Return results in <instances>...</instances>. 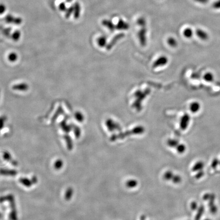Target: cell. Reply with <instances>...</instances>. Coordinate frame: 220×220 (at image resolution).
<instances>
[{"mask_svg": "<svg viewBox=\"0 0 220 220\" xmlns=\"http://www.w3.org/2000/svg\"><path fill=\"white\" fill-rule=\"evenodd\" d=\"M2 214H1V212H0V219H1V218H2Z\"/></svg>", "mask_w": 220, "mask_h": 220, "instance_id": "cell-37", "label": "cell"}, {"mask_svg": "<svg viewBox=\"0 0 220 220\" xmlns=\"http://www.w3.org/2000/svg\"><path fill=\"white\" fill-rule=\"evenodd\" d=\"M196 35L198 38L202 40H206L209 38V34L204 30L198 29L196 30Z\"/></svg>", "mask_w": 220, "mask_h": 220, "instance_id": "cell-5", "label": "cell"}, {"mask_svg": "<svg viewBox=\"0 0 220 220\" xmlns=\"http://www.w3.org/2000/svg\"><path fill=\"white\" fill-rule=\"evenodd\" d=\"M73 130H74V133L75 134V136L76 138H78V137L80 136L81 135V130L80 129L78 128V127H77V126H75L73 127Z\"/></svg>", "mask_w": 220, "mask_h": 220, "instance_id": "cell-26", "label": "cell"}, {"mask_svg": "<svg viewBox=\"0 0 220 220\" xmlns=\"http://www.w3.org/2000/svg\"><path fill=\"white\" fill-rule=\"evenodd\" d=\"M183 35L186 38H190L193 35V31L192 29L188 28H186L185 30H184Z\"/></svg>", "mask_w": 220, "mask_h": 220, "instance_id": "cell-15", "label": "cell"}, {"mask_svg": "<svg viewBox=\"0 0 220 220\" xmlns=\"http://www.w3.org/2000/svg\"><path fill=\"white\" fill-rule=\"evenodd\" d=\"M63 166V162L60 159L56 160L54 163V167L56 170H59L60 169L62 168Z\"/></svg>", "mask_w": 220, "mask_h": 220, "instance_id": "cell-18", "label": "cell"}, {"mask_svg": "<svg viewBox=\"0 0 220 220\" xmlns=\"http://www.w3.org/2000/svg\"><path fill=\"white\" fill-rule=\"evenodd\" d=\"M203 166L204 163L203 162H197V163H195V165L194 166L192 170L194 172L197 171H200L203 168Z\"/></svg>", "mask_w": 220, "mask_h": 220, "instance_id": "cell-16", "label": "cell"}, {"mask_svg": "<svg viewBox=\"0 0 220 220\" xmlns=\"http://www.w3.org/2000/svg\"><path fill=\"white\" fill-rule=\"evenodd\" d=\"M210 196H211V194H205V195H204L203 197V199L204 200H209L210 198Z\"/></svg>", "mask_w": 220, "mask_h": 220, "instance_id": "cell-33", "label": "cell"}, {"mask_svg": "<svg viewBox=\"0 0 220 220\" xmlns=\"http://www.w3.org/2000/svg\"><path fill=\"white\" fill-rule=\"evenodd\" d=\"M19 182L22 185L27 188H30L33 185L32 180H30L27 178H20L19 179Z\"/></svg>", "mask_w": 220, "mask_h": 220, "instance_id": "cell-9", "label": "cell"}, {"mask_svg": "<svg viewBox=\"0 0 220 220\" xmlns=\"http://www.w3.org/2000/svg\"><path fill=\"white\" fill-rule=\"evenodd\" d=\"M5 7L3 5H0V14L3 13L4 11H5Z\"/></svg>", "mask_w": 220, "mask_h": 220, "instance_id": "cell-35", "label": "cell"}, {"mask_svg": "<svg viewBox=\"0 0 220 220\" xmlns=\"http://www.w3.org/2000/svg\"><path fill=\"white\" fill-rule=\"evenodd\" d=\"M61 127L62 130L66 133H69L72 130V127L70 126L67 125L64 122H62V124H61Z\"/></svg>", "mask_w": 220, "mask_h": 220, "instance_id": "cell-20", "label": "cell"}, {"mask_svg": "<svg viewBox=\"0 0 220 220\" xmlns=\"http://www.w3.org/2000/svg\"><path fill=\"white\" fill-rule=\"evenodd\" d=\"M13 89L20 91H26L29 89V86L26 83H20L15 84L12 87Z\"/></svg>", "mask_w": 220, "mask_h": 220, "instance_id": "cell-7", "label": "cell"}, {"mask_svg": "<svg viewBox=\"0 0 220 220\" xmlns=\"http://www.w3.org/2000/svg\"><path fill=\"white\" fill-rule=\"evenodd\" d=\"M3 157L5 160H7L8 162H11L12 165L15 166L18 165L17 162L13 160L11 154L9 152L7 151L4 152L3 154Z\"/></svg>", "mask_w": 220, "mask_h": 220, "instance_id": "cell-6", "label": "cell"}, {"mask_svg": "<svg viewBox=\"0 0 220 220\" xmlns=\"http://www.w3.org/2000/svg\"><path fill=\"white\" fill-rule=\"evenodd\" d=\"M174 174L173 173V172L172 171H168L167 172H165L164 174H163V178L165 180H171L172 181V179H173L174 176Z\"/></svg>", "mask_w": 220, "mask_h": 220, "instance_id": "cell-14", "label": "cell"}, {"mask_svg": "<svg viewBox=\"0 0 220 220\" xmlns=\"http://www.w3.org/2000/svg\"><path fill=\"white\" fill-rule=\"evenodd\" d=\"M167 144L171 147H176L179 145V142L176 140L170 139L168 141Z\"/></svg>", "mask_w": 220, "mask_h": 220, "instance_id": "cell-19", "label": "cell"}, {"mask_svg": "<svg viewBox=\"0 0 220 220\" xmlns=\"http://www.w3.org/2000/svg\"><path fill=\"white\" fill-rule=\"evenodd\" d=\"M197 208H198V205H197V202L194 201L191 203V209H192V210H196V209H197Z\"/></svg>", "mask_w": 220, "mask_h": 220, "instance_id": "cell-29", "label": "cell"}, {"mask_svg": "<svg viewBox=\"0 0 220 220\" xmlns=\"http://www.w3.org/2000/svg\"><path fill=\"white\" fill-rule=\"evenodd\" d=\"M8 59L11 62H15L17 59V55L15 53H12L9 55Z\"/></svg>", "mask_w": 220, "mask_h": 220, "instance_id": "cell-22", "label": "cell"}, {"mask_svg": "<svg viewBox=\"0 0 220 220\" xmlns=\"http://www.w3.org/2000/svg\"><path fill=\"white\" fill-rule=\"evenodd\" d=\"M213 8L215 9H220V0H217L212 5Z\"/></svg>", "mask_w": 220, "mask_h": 220, "instance_id": "cell-27", "label": "cell"}, {"mask_svg": "<svg viewBox=\"0 0 220 220\" xmlns=\"http://www.w3.org/2000/svg\"><path fill=\"white\" fill-rule=\"evenodd\" d=\"M190 120V118L188 115H185L183 116L181 120V122H180V127L182 130H185L187 128L188 124H189Z\"/></svg>", "mask_w": 220, "mask_h": 220, "instance_id": "cell-4", "label": "cell"}, {"mask_svg": "<svg viewBox=\"0 0 220 220\" xmlns=\"http://www.w3.org/2000/svg\"><path fill=\"white\" fill-rule=\"evenodd\" d=\"M172 181L173 183H176V184L177 183H180V182H182V178L179 175H175Z\"/></svg>", "mask_w": 220, "mask_h": 220, "instance_id": "cell-24", "label": "cell"}, {"mask_svg": "<svg viewBox=\"0 0 220 220\" xmlns=\"http://www.w3.org/2000/svg\"><path fill=\"white\" fill-rule=\"evenodd\" d=\"M145 218H146V217L145 215H142L140 218V220H145Z\"/></svg>", "mask_w": 220, "mask_h": 220, "instance_id": "cell-36", "label": "cell"}, {"mask_svg": "<svg viewBox=\"0 0 220 220\" xmlns=\"http://www.w3.org/2000/svg\"><path fill=\"white\" fill-rule=\"evenodd\" d=\"M31 180H32V182H33V185L36 184V183H37V182H38V179H37L36 177L35 176H34L32 177Z\"/></svg>", "mask_w": 220, "mask_h": 220, "instance_id": "cell-34", "label": "cell"}, {"mask_svg": "<svg viewBox=\"0 0 220 220\" xmlns=\"http://www.w3.org/2000/svg\"><path fill=\"white\" fill-rule=\"evenodd\" d=\"M195 2H197L198 3L202 4H204L209 2V0H194Z\"/></svg>", "mask_w": 220, "mask_h": 220, "instance_id": "cell-32", "label": "cell"}, {"mask_svg": "<svg viewBox=\"0 0 220 220\" xmlns=\"http://www.w3.org/2000/svg\"><path fill=\"white\" fill-rule=\"evenodd\" d=\"M201 108L200 103L198 102H194L191 103L190 105V109L192 113H195L199 111Z\"/></svg>", "mask_w": 220, "mask_h": 220, "instance_id": "cell-8", "label": "cell"}, {"mask_svg": "<svg viewBox=\"0 0 220 220\" xmlns=\"http://www.w3.org/2000/svg\"><path fill=\"white\" fill-rule=\"evenodd\" d=\"M125 185L128 188H134L138 185V182L135 179H130L127 181Z\"/></svg>", "mask_w": 220, "mask_h": 220, "instance_id": "cell-13", "label": "cell"}, {"mask_svg": "<svg viewBox=\"0 0 220 220\" xmlns=\"http://www.w3.org/2000/svg\"><path fill=\"white\" fill-rule=\"evenodd\" d=\"M210 220V219H207H207H205V220Z\"/></svg>", "mask_w": 220, "mask_h": 220, "instance_id": "cell-38", "label": "cell"}, {"mask_svg": "<svg viewBox=\"0 0 220 220\" xmlns=\"http://www.w3.org/2000/svg\"><path fill=\"white\" fill-rule=\"evenodd\" d=\"M73 194V189L71 187H69L67 189V190L65 192V196H64L65 200L66 201H69L72 197Z\"/></svg>", "mask_w": 220, "mask_h": 220, "instance_id": "cell-11", "label": "cell"}, {"mask_svg": "<svg viewBox=\"0 0 220 220\" xmlns=\"http://www.w3.org/2000/svg\"><path fill=\"white\" fill-rule=\"evenodd\" d=\"M17 174V171L12 169H0V175L6 176H15Z\"/></svg>", "mask_w": 220, "mask_h": 220, "instance_id": "cell-2", "label": "cell"}, {"mask_svg": "<svg viewBox=\"0 0 220 220\" xmlns=\"http://www.w3.org/2000/svg\"><path fill=\"white\" fill-rule=\"evenodd\" d=\"M218 161L217 158H215L213 160V161L212 162V168H215L217 166V165H218Z\"/></svg>", "mask_w": 220, "mask_h": 220, "instance_id": "cell-30", "label": "cell"}, {"mask_svg": "<svg viewBox=\"0 0 220 220\" xmlns=\"http://www.w3.org/2000/svg\"><path fill=\"white\" fill-rule=\"evenodd\" d=\"M6 120H7V118L4 116H2L0 117V130L3 128Z\"/></svg>", "mask_w": 220, "mask_h": 220, "instance_id": "cell-23", "label": "cell"}, {"mask_svg": "<svg viewBox=\"0 0 220 220\" xmlns=\"http://www.w3.org/2000/svg\"><path fill=\"white\" fill-rule=\"evenodd\" d=\"M215 199V196L213 194H211L210 198L209 199V207L210 209V212L212 214H215L217 212V207L215 205L214 201Z\"/></svg>", "mask_w": 220, "mask_h": 220, "instance_id": "cell-3", "label": "cell"}, {"mask_svg": "<svg viewBox=\"0 0 220 220\" xmlns=\"http://www.w3.org/2000/svg\"><path fill=\"white\" fill-rule=\"evenodd\" d=\"M6 201L9 202L10 203L9 204L11 211L9 214V219L10 220H17V212L15 204V198L14 195L9 194L0 197V203Z\"/></svg>", "mask_w": 220, "mask_h": 220, "instance_id": "cell-1", "label": "cell"}, {"mask_svg": "<svg viewBox=\"0 0 220 220\" xmlns=\"http://www.w3.org/2000/svg\"><path fill=\"white\" fill-rule=\"evenodd\" d=\"M75 119L78 121L81 122L83 121V115H82V114L80 112H77L75 113Z\"/></svg>", "mask_w": 220, "mask_h": 220, "instance_id": "cell-25", "label": "cell"}, {"mask_svg": "<svg viewBox=\"0 0 220 220\" xmlns=\"http://www.w3.org/2000/svg\"><path fill=\"white\" fill-rule=\"evenodd\" d=\"M204 174V172H202V171H199L198 173L196 175V178L197 179H200L202 176H203Z\"/></svg>", "mask_w": 220, "mask_h": 220, "instance_id": "cell-31", "label": "cell"}, {"mask_svg": "<svg viewBox=\"0 0 220 220\" xmlns=\"http://www.w3.org/2000/svg\"><path fill=\"white\" fill-rule=\"evenodd\" d=\"M169 44H170V45L173 46V47H175L177 45V42L174 39L171 38L169 40Z\"/></svg>", "mask_w": 220, "mask_h": 220, "instance_id": "cell-28", "label": "cell"}, {"mask_svg": "<svg viewBox=\"0 0 220 220\" xmlns=\"http://www.w3.org/2000/svg\"><path fill=\"white\" fill-rule=\"evenodd\" d=\"M203 79L207 82H212L214 80V75L213 73L208 72L205 73L203 76Z\"/></svg>", "mask_w": 220, "mask_h": 220, "instance_id": "cell-12", "label": "cell"}, {"mask_svg": "<svg viewBox=\"0 0 220 220\" xmlns=\"http://www.w3.org/2000/svg\"><path fill=\"white\" fill-rule=\"evenodd\" d=\"M204 211V207L203 206H200V207L199 208L197 212V215L195 217V220H200V218L202 217V215L203 214Z\"/></svg>", "mask_w": 220, "mask_h": 220, "instance_id": "cell-17", "label": "cell"}, {"mask_svg": "<svg viewBox=\"0 0 220 220\" xmlns=\"http://www.w3.org/2000/svg\"><path fill=\"white\" fill-rule=\"evenodd\" d=\"M64 138L65 139L67 147L69 150H72L73 148V143L72 141L71 137L69 135H66L64 136Z\"/></svg>", "mask_w": 220, "mask_h": 220, "instance_id": "cell-10", "label": "cell"}, {"mask_svg": "<svg viewBox=\"0 0 220 220\" xmlns=\"http://www.w3.org/2000/svg\"><path fill=\"white\" fill-rule=\"evenodd\" d=\"M0 92H1V90H0Z\"/></svg>", "mask_w": 220, "mask_h": 220, "instance_id": "cell-39", "label": "cell"}, {"mask_svg": "<svg viewBox=\"0 0 220 220\" xmlns=\"http://www.w3.org/2000/svg\"><path fill=\"white\" fill-rule=\"evenodd\" d=\"M177 152L179 154H182L185 151V145L184 144H179V145L176 147Z\"/></svg>", "mask_w": 220, "mask_h": 220, "instance_id": "cell-21", "label": "cell"}]
</instances>
